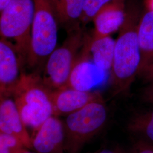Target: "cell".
Segmentation results:
<instances>
[{
	"instance_id": "10",
	"label": "cell",
	"mask_w": 153,
	"mask_h": 153,
	"mask_svg": "<svg viewBox=\"0 0 153 153\" xmlns=\"http://www.w3.org/2000/svg\"><path fill=\"white\" fill-rule=\"evenodd\" d=\"M50 98L53 115L59 117L69 115L102 97L97 91H83L71 88H64L52 90Z\"/></svg>"
},
{
	"instance_id": "5",
	"label": "cell",
	"mask_w": 153,
	"mask_h": 153,
	"mask_svg": "<svg viewBox=\"0 0 153 153\" xmlns=\"http://www.w3.org/2000/svg\"><path fill=\"white\" fill-rule=\"evenodd\" d=\"M34 3L31 52L27 63L30 67L39 68L45 64L56 48L59 19L53 0H34Z\"/></svg>"
},
{
	"instance_id": "11",
	"label": "cell",
	"mask_w": 153,
	"mask_h": 153,
	"mask_svg": "<svg viewBox=\"0 0 153 153\" xmlns=\"http://www.w3.org/2000/svg\"><path fill=\"white\" fill-rule=\"evenodd\" d=\"M0 132L19 138L27 149H32V138L11 97H0Z\"/></svg>"
},
{
	"instance_id": "19",
	"label": "cell",
	"mask_w": 153,
	"mask_h": 153,
	"mask_svg": "<svg viewBox=\"0 0 153 153\" xmlns=\"http://www.w3.org/2000/svg\"><path fill=\"white\" fill-rule=\"evenodd\" d=\"M133 153H153V143L141 140L134 145Z\"/></svg>"
},
{
	"instance_id": "20",
	"label": "cell",
	"mask_w": 153,
	"mask_h": 153,
	"mask_svg": "<svg viewBox=\"0 0 153 153\" xmlns=\"http://www.w3.org/2000/svg\"><path fill=\"white\" fill-rule=\"evenodd\" d=\"M141 98L144 102L153 104V82L149 83L148 86L144 88L141 94Z\"/></svg>"
},
{
	"instance_id": "17",
	"label": "cell",
	"mask_w": 153,
	"mask_h": 153,
	"mask_svg": "<svg viewBox=\"0 0 153 153\" xmlns=\"http://www.w3.org/2000/svg\"><path fill=\"white\" fill-rule=\"evenodd\" d=\"M111 0H85L80 23L85 26L93 21L99 10Z\"/></svg>"
},
{
	"instance_id": "24",
	"label": "cell",
	"mask_w": 153,
	"mask_h": 153,
	"mask_svg": "<svg viewBox=\"0 0 153 153\" xmlns=\"http://www.w3.org/2000/svg\"><path fill=\"white\" fill-rule=\"evenodd\" d=\"M146 4L148 7V10L153 11V0H146Z\"/></svg>"
},
{
	"instance_id": "3",
	"label": "cell",
	"mask_w": 153,
	"mask_h": 153,
	"mask_svg": "<svg viewBox=\"0 0 153 153\" xmlns=\"http://www.w3.org/2000/svg\"><path fill=\"white\" fill-rule=\"evenodd\" d=\"M34 12V0H10L0 12L1 38L12 41L22 65L27 63L31 52Z\"/></svg>"
},
{
	"instance_id": "4",
	"label": "cell",
	"mask_w": 153,
	"mask_h": 153,
	"mask_svg": "<svg viewBox=\"0 0 153 153\" xmlns=\"http://www.w3.org/2000/svg\"><path fill=\"white\" fill-rule=\"evenodd\" d=\"M108 112L103 98L67 115L64 123L67 153H78L104 127Z\"/></svg>"
},
{
	"instance_id": "25",
	"label": "cell",
	"mask_w": 153,
	"mask_h": 153,
	"mask_svg": "<svg viewBox=\"0 0 153 153\" xmlns=\"http://www.w3.org/2000/svg\"><path fill=\"white\" fill-rule=\"evenodd\" d=\"M32 153V152H30L29 150H28V149H27V148H23V149H22L21 150H20L19 151H18L17 153Z\"/></svg>"
},
{
	"instance_id": "2",
	"label": "cell",
	"mask_w": 153,
	"mask_h": 153,
	"mask_svg": "<svg viewBox=\"0 0 153 153\" xmlns=\"http://www.w3.org/2000/svg\"><path fill=\"white\" fill-rule=\"evenodd\" d=\"M51 90L35 74L22 71L19 81L12 93L17 108L26 127L33 134L50 116L53 115L50 98Z\"/></svg>"
},
{
	"instance_id": "23",
	"label": "cell",
	"mask_w": 153,
	"mask_h": 153,
	"mask_svg": "<svg viewBox=\"0 0 153 153\" xmlns=\"http://www.w3.org/2000/svg\"><path fill=\"white\" fill-rule=\"evenodd\" d=\"M10 0H0V12L2 11L9 4Z\"/></svg>"
},
{
	"instance_id": "18",
	"label": "cell",
	"mask_w": 153,
	"mask_h": 153,
	"mask_svg": "<svg viewBox=\"0 0 153 153\" xmlns=\"http://www.w3.org/2000/svg\"><path fill=\"white\" fill-rule=\"evenodd\" d=\"M25 148L18 137L0 132V153H16Z\"/></svg>"
},
{
	"instance_id": "8",
	"label": "cell",
	"mask_w": 153,
	"mask_h": 153,
	"mask_svg": "<svg viewBox=\"0 0 153 153\" xmlns=\"http://www.w3.org/2000/svg\"><path fill=\"white\" fill-rule=\"evenodd\" d=\"M32 138L35 153H64L65 133L63 121L51 116L40 126Z\"/></svg>"
},
{
	"instance_id": "9",
	"label": "cell",
	"mask_w": 153,
	"mask_h": 153,
	"mask_svg": "<svg viewBox=\"0 0 153 153\" xmlns=\"http://www.w3.org/2000/svg\"><path fill=\"white\" fill-rule=\"evenodd\" d=\"M22 63L14 45L6 39L0 40V97H11L19 81Z\"/></svg>"
},
{
	"instance_id": "13",
	"label": "cell",
	"mask_w": 153,
	"mask_h": 153,
	"mask_svg": "<svg viewBox=\"0 0 153 153\" xmlns=\"http://www.w3.org/2000/svg\"><path fill=\"white\" fill-rule=\"evenodd\" d=\"M85 46L93 62L104 71L109 73L112 66L115 40L111 36H87Z\"/></svg>"
},
{
	"instance_id": "21",
	"label": "cell",
	"mask_w": 153,
	"mask_h": 153,
	"mask_svg": "<svg viewBox=\"0 0 153 153\" xmlns=\"http://www.w3.org/2000/svg\"><path fill=\"white\" fill-rule=\"evenodd\" d=\"M143 79L146 82L150 83L153 82V62L148 68L142 76Z\"/></svg>"
},
{
	"instance_id": "15",
	"label": "cell",
	"mask_w": 153,
	"mask_h": 153,
	"mask_svg": "<svg viewBox=\"0 0 153 153\" xmlns=\"http://www.w3.org/2000/svg\"><path fill=\"white\" fill-rule=\"evenodd\" d=\"M59 22L71 25H80L85 0H53Z\"/></svg>"
},
{
	"instance_id": "16",
	"label": "cell",
	"mask_w": 153,
	"mask_h": 153,
	"mask_svg": "<svg viewBox=\"0 0 153 153\" xmlns=\"http://www.w3.org/2000/svg\"><path fill=\"white\" fill-rule=\"evenodd\" d=\"M128 131L153 143V108L133 115L127 124Z\"/></svg>"
},
{
	"instance_id": "22",
	"label": "cell",
	"mask_w": 153,
	"mask_h": 153,
	"mask_svg": "<svg viewBox=\"0 0 153 153\" xmlns=\"http://www.w3.org/2000/svg\"><path fill=\"white\" fill-rule=\"evenodd\" d=\"M98 153H126L125 150L119 147L105 148L101 150Z\"/></svg>"
},
{
	"instance_id": "1",
	"label": "cell",
	"mask_w": 153,
	"mask_h": 153,
	"mask_svg": "<svg viewBox=\"0 0 153 153\" xmlns=\"http://www.w3.org/2000/svg\"><path fill=\"white\" fill-rule=\"evenodd\" d=\"M137 8L126 7V17L115 41L110 83L115 95L128 92L138 74L141 53L138 27L141 16Z\"/></svg>"
},
{
	"instance_id": "12",
	"label": "cell",
	"mask_w": 153,
	"mask_h": 153,
	"mask_svg": "<svg viewBox=\"0 0 153 153\" xmlns=\"http://www.w3.org/2000/svg\"><path fill=\"white\" fill-rule=\"evenodd\" d=\"M126 17L125 0H111L103 6L93 19L94 36H111L120 30Z\"/></svg>"
},
{
	"instance_id": "14",
	"label": "cell",
	"mask_w": 153,
	"mask_h": 153,
	"mask_svg": "<svg viewBox=\"0 0 153 153\" xmlns=\"http://www.w3.org/2000/svg\"><path fill=\"white\" fill-rule=\"evenodd\" d=\"M138 37L141 62L138 76H141L153 62V11L148 10L140 19Z\"/></svg>"
},
{
	"instance_id": "7",
	"label": "cell",
	"mask_w": 153,
	"mask_h": 153,
	"mask_svg": "<svg viewBox=\"0 0 153 153\" xmlns=\"http://www.w3.org/2000/svg\"><path fill=\"white\" fill-rule=\"evenodd\" d=\"M108 73L93 62L84 44L73 68L66 88L93 91V89L104 82Z\"/></svg>"
},
{
	"instance_id": "6",
	"label": "cell",
	"mask_w": 153,
	"mask_h": 153,
	"mask_svg": "<svg viewBox=\"0 0 153 153\" xmlns=\"http://www.w3.org/2000/svg\"><path fill=\"white\" fill-rule=\"evenodd\" d=\"M88 35L80 25L70 28L63 44L56 48L45 64L42 80L51 90L66 88L78 56Z\"/></svg>"
}]
</instances>
